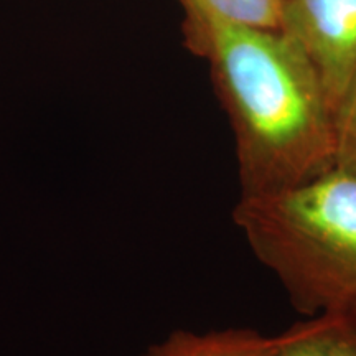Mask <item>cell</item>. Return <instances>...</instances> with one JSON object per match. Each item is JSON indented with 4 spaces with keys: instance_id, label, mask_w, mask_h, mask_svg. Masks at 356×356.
<instances>
[{
    "instance_id": "6da1fadb",
    "label": "cell",
    "mask_w": 356,
    "mask_h": 356,
    "mask_svg": "<svg viewBox=\"0 0 356 356\" xmlns=\"http://www.w3.org/2000/svg\"><path fill=\"white\" fill-rule=\"evenodd\" d=\"M186 38L229 118L239 195L287 188L337 162L330 101L280 30L186 22Z\"/></svg>"
},
{
    "instance_id": "3957f363",
    "label": "cell",
    "mask_w": 356,
    "mask_h": 356,
    "mask_svg": "<svg viewBox=\"0 0 356 356\" xmlns=\"http://www.w3.org/2000/svg\"><path fill=\"white\" fill-rule=\"evenodd\" d=\"M279 30L314 68L335 115L356 73V0H284Z\"/></svg>"
},
{
    "instance_id": "52a82bcc",
    "label": "cell",
    "mask_w": 356,
    "mask_h": 356,
    "mask_svg": "<svg viewBox=\"0 0 356 356\" xmlns=\"http://www.w3.org/2000/svg\"><path fill=\"white\" fill-rule=\"evenodd\" d=\"M337 162L356 165V73L335 109Z\"/></svg>"
},
{
    "instance_id": "277c9868",
    "label": "cell",
    "mask_w": 356,
    "mask_h": 356,
    "mask_svg": "<svg viewBox=\"0 0 356 356\" xmlns=\"http://www.w3.org/2000/svg\"><path fill=\"white\" fill-rule=\"evenodd\" d=\"M144 356H277L275 335L252 328L173 332Z\"/></svg>"
},
{
    "instance_id": "5b68a950",
    "label": "cell",
    "mask_w": 356,
    "mask_h": 356,
    "mask_svg": "<svg viewBox=\"0 0 356 356\" xmlns=\"http://www.w3.org/2000/svg\"><path fill=\"white\" fill-rule=\"evenodd\" d=\"M277 356H356V320L314 315L275 335Z\"/></svg>"
},
{
    "instance_id": "8992f818",
    "label": "cell",
    "mask_w": 356,
    "mask_h": 356,
    "mask_svg": "<svg viewBox=\"0 0 356 356\" xmlns=\"http://www.w3.org/2000/svg\"><path fill=\"white\" fill-rule=\"evenodd\" d=\"M188 24L279 30L284 0H180Z\"/></svg>"
},
{
    "instance_id": "7a4b0ae2",
    "label": "cell",
    "mask_w": 356,
    "mask_h": 356,
    "mask_svg": "<svg viewBox=\"0 0 356 356\" xmlns=\"http://www.w3.org/2000/svg\"><path fill=\"white\" fill-rule=\"evenodd\" d=\"M233 220L304 317L356 320V165L275 191L239 195Z\"/></svg>"
}]
</instances>
